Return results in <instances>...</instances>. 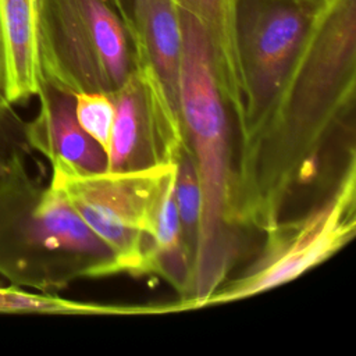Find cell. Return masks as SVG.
Returning a JSON list of instances; mask_svg holds the SVG:
<instances>
[{"label": "cell", "instance_id": "6da1fadb", "mask_svg": "<svg viewBox=\"0 0 356 356\" xmlns=\"http://www.w3.org/2000/svg\"><path fill=\"white\" fill-rule=\"evenodd\" d=\"M356 0L320 6L298 57L254 139L236 163L235 217L267 231L330 146L355 145Z\"/></svg>", "mask_w": 356, "mask_h": 356}, {"label": "cell", "instance_id": "7c38bea8", "mask_svg": "<svg viewBox=\"0 0 356 356\" xmlns=\"http://www.w3.org/2000/svg\"><path fill=\"white\" fill-rule=\"evenodd\" d=\"M0 28L7 58L8 97L14 106L36 96L42 85L38 0H0Z\"/></svg>", "mask_w": 356, "mask_h": 356}, {"label": "cell", "instance_id": "ba28073f", "mask_svg": "<svg viewBox=\"0 0 356 356\" xmlns=\"http://www.w3.org/2000/svg\"><path fill=\"white\" fill-rule=\"evenodd\" d=\"M110 96L115 115L107 149V171L125 172L174 163L186 145L185 135L172 128L156 108L138 72L134 70Z\"/></svg>", "mask_w": 356, "mask_h": 356}, {"label": "cell", "instance_id": "2e32d148", "mask_svg": "<svg viewBox=\"0 0 356 356\" xmlns=\"http://www.w3.org/2000/svg\"><path fill=\"white\" fill-rule=\"evenodd\" d=\"M13 104L8 97V74H7V58L3 43V35L0 28V111L11 110Z\"/></svg>", "mask_w": 356, "mask_h": 356}, {"label": "cell", "instance_id": "3957f363", "mask_svg": "<svg viewBox=\"0 0 356 356\" xmlns=\"http://www.w3.org/2000/svg\"><path fill=\"white\" fill-rule=\"evenodd\" d=\"M117 274L113 250L58 188L31 174L25 147L15 149L0 164V277L11 288L57 293Z\"/></svg>", "mask_w": 356, "mask_h": 356}, {"label": "cell", "instance_id": "5bb4252c", "mask_svg": "<svg viewBox=\"0 0 356 356\" xmlns=\"http://www.w3.org/2000/svg\"><path fill=\"white\" fill-rule=\"evenodd\" d=\"M75 115L82 129L107 153L115 115L111 96L100 92L76 93Z\"/></svg>", "mask_w": 356, "mask_h": 356}, {"label": "cell", "instance_id": "e0dca14e", "mask_svg": "<svg viewBox=\"0 0 356 356\" xmlns=\"http://www.w3.org/2000/svg\"><path fill=\"white\" fill-rule=\"evenodd\" d=\"M306 1H312V3H316V4H324L328 0H306Z\"/></svg>", "mask_w": 356, "mask_h": 356}, {"label": "cell", "instance_id": "4fadbf2b", "mask_svg": "<svg viewBox=\"0 0 356 356\" xmlns=\"http://www.w3.org/2000/svg\"><path fill=\"white\" fill-rule=\"evenodd\" d=\"M174 163V200L178 211L182 241L193 270L202 216V192L195 160L188 145L181 149Z\"/></svg>", "mask_w": 356, "mask_h": 356}, {"label": "cell", "instance_id": "8992f818", "mask_svg": "<svg viewBox=\"0 0 356 356\" xmlns=\"http://www.w3.org/2000/svg\"><path fill=\"white\" fill-rule=\"evenodd\" d=\"M356 231V161L309 211L264 231L266 242L254 263L227 280L206 306L249 298L289 282L341 250Z\"/></svg>", "mask_w": 356, "mask_h": 356}, {"label": "cell", "instance_id": "9a60e30c", "mask_svg": "<svg viewBox=\"0 0 356 356\" xmlns=\"http://www.w3.org/2000/svg\"><path fill=\"white\" fill-rule=\"evenodd\" d=\"M24 122L11 110L0 111V164L19 147H26L22 131Z\"/></svg>", "mask_w": 356, "mask_h": 356}, {"label": "cell", "instance_id": "8fae6325", "mask_svg": "<svg viewBox=\"0 0 356 356\" xmlns=\"http://www.w3.org/2000/svg\"><path fill=\"white\" fill-rule=\"evenodd\" d=\"M125 19L131 0H111ZM181 10L197 18L207 31L213 46L216 71L232 122L238 131L245 129V88L241 75L235 36V0H172Z\"/></svg>", "mask_w": 356, "mask_h": 356}, {"label": "cell", "instance_id": "7a4b0ae2", "mask_svg": "<svg viewBox=\"0 0 356 356\" xmlns=\"http://www.w3.org/2000/svg\"><path fill=\"white\" fill-rule=\"evenodd\" d=\"M181 28V120L202 192L192 277L186 293L179 299L185 312L204 307L227 281L239 256L241 227L235 217L234 124L218 82L213 46L202 22L184 10Z\"/></svg>", "mask_w": 356, "mask_h": 356}, {"label": "cell", "instance_id": "9c48e42d", "mask_svg": "<svg viewBox=\"0 0 356 356\" xmlns=\"http://www.w3.org/2000/svg\"><path fill=\"white\" fill-rule=\"evenodd\" d=\"M135 70L181 114V8L172 0H131L125 15Z\"/></svg>", "mask_w": 356, "mask_h": 356}, {"label": "cell", "instance_id": "277c9868", "mask_svg": "<svg viewBox=\"0 0 356 356\" xmlns=\"http://www.w3.org/2000/svg\"><path fill=\"white\" fill-rule=\"evenodd\" d=\"M42 81L74 95L111 93L135 70L129 28L111 0H38Z\"/></svg>", "mask_w": 356, "mask_h": 356}, {"label": "cell", "instance_id": "5b68a950", "mask_svg": "<svg viewBox=\"0 0 356 356\" xmlns=\"http://www.w3.org/2000/svg\"><path fill=\"white\" fill-rule=\"evenodd\" d=\"M51 165L58 188L113 250L122 274H154L153 235L164 195L175 177V163L125 172L85 174L61 163Z\"/></svg>", "mask_w": 356, "mask_h": 356}, {"label": "cell", "instance_id": "30bf717a", "mask_svg": "<svg viewBox=\"0 0 356 356\" xmlns=\"http://www.w3.org/2000/svg\"><path fill=\"white\" fill-rule=\"evenodd\" d=\"M36 96L38 113L22 127L26 146L50 164L61 163L85 174L107 171V153L76 120L75 95L42 81Z\"/></svg>", "mask_w": 356, "mask_h": 356}, {"label": "cell", "instance_id": "52a82bcc", "mask_svg": "<svg viewBox=\"0 0 356 356\" xmlns=\"http://www.w3.org/2000/svg\"><path fill=\"white\" fill-rule=\"evenodd\" d=\"M321 4L306 0H235L234 36L245 88L239 156L261 128Z\"/></svg>", "mask_w": 356, "mask_h": 356}]
</instances>
